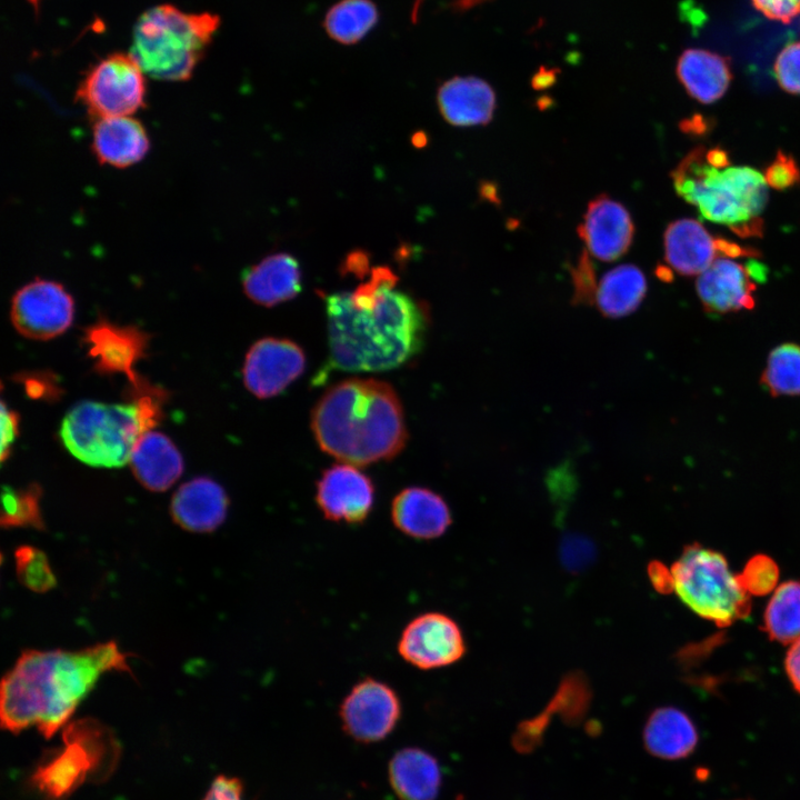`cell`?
Wrapping results in <instances>:
<instances>
[{
	"label": "cell",
	"mask_w": 800,
	"mask_h": 800,
	"mask_svg": "<svg viewBox=\"0 0 800 800\" xmlns=\"http://www.w3.org/2000/svg\"><path fill=\"white\" fill-rule=\"evenodd\" d=\"M763 622L772 640L792 643L800 638V581H786L774 590Z\"/></svg>",
	"instance_id": "obj_29"
},
{
	"label": "cell",
	"mask_w": 800,
	"mask_h": 800,
	"mask_svg": "<svg viewBox=\"0 0 800 800\" xmlns=\"http://www.w3.org/2000/svg\"><path fill=\"white\" fill-rule=\"evenodd\" d=\"M553 80H554L553 72H551L550 70H547L543 72H539L538 74L534 76L532 86L536 89H543L546 87H549L553 82Z\"/></svg>",
	"instance_id": "obj_47"
},
{
	"label": "cell",
	"mask_w": 800,
	"mask_h": 800,
	"mask_svg": "<svg viewBox=\"0 0 800 800\" xmlns=\"http://www.w3.org/2000/svg\"><path fill=\"white\" fill-rule=\"evenodd\" d=\"M228 506L224 489L210 478L199 477L179 487L172 496L170 512L184 530L211 532L224 521Z\"/></svg>",
	"instance_id": "obj_17"
},
{
	"label": "cell",
	"mask_w": 800,
	"mask_h": 800,
	"mask_svg": "<svg viewBox=\"0 0 800 800\" xmlns=\"http://www.w3.org/2000/svg\"><path fill=\"white\" fill-rule=\"evenodd\" d=\"M738 800H741V799H738Z\"/></svg>",
	"instance_id": "obj_50"
},
{
	"label": "cell",
	"mask_w": 800,
	"mask_h": 800,
	"mask_svg": "<svg viewBox=\"0 0 800 800\" xmlns=\"http://www.w3.org/2000/svg\"><path fill=\"white\" fill-rule=\"evenodd\" d=\"M480 196L490 202L500 203L497 186L490 181L481 182Z\"/></svg>",
	"instance_id": "obj_46"
},
{
	"label": "cell",
	"mask_w": 800,
	"mask_h": 800,
	"mask_svg": "<svg viewBox=\"0 0 800 800\" xmlns=\"http://www.w3.org/2000/svg\"><path fill=\"white\" fill-rule=\"evenodd\" d=\"M643 272L633 264H622L601 278L596 293L600 312L608 318H621L636 311L647 293Z\"/></svg>",
	"instance_id": "obj_27"
},
{
	"label": "cell",
	"mask_w": 800,
	"mask_h": 800,
	"mask_svg": "<svg viewBox=\"0 0 800 800\" xmlns=\"http://www.w3.org/2000/svg\"><path fill=\"white\" fill-rule=\"evenodd\" d=\"M203 800H243L242 784L236 778L218 777Z\"/></svg>",
	"instance_id": "obj_38"
},
{
	"label": "cell",
	"mask_w": 800,
	"mask_h": 800,
	"mask_svg": "<svg viewBox=\"0 0 800 800\" xmlns=\"http://www.w3.org/2000/svg\"><path fill=\"white\" fill-rule=\"evenodd\" d=\"M706 148H693L673 169L671 179L679 197L698 208L711 222L731 231L760 218L768 200L764 177L750 167L717 169L708 163Z\"/></svg>",
	"instance_id": "obj_6"
},
{
	"label": "cell",
	"mask_w": 800,
	"mask_h": 800,
	"mask_svg": "<svg viewBox=\"0 0 800 800\" xmlns=\"http://www.w3.org/2000/svg\"><path fill=\"white\" fill-rule=\"evenodd\" d=\"M342 267L347 273H352L361 278L369 270V257L366 251H352L347 256Z\"/></svg>",
	"instance_id": "obj_42"
},
{
	"label": "cell",
	"mask_w": 800,
	"mask_h": 800,
	"mask_svg": "<svg viewBox=\"0 0 800 800\" xmlns=\"http://www.w3.org/2000/svg\"><path fill=\"white\" fill-rule=\"evenodd\" d=\"M91 147L100 163L127 168L146 157L150 141L139 120L118 116L96 120Z\"/></svg>",
	"instance_id": "obj_19"
},
{
	"label": "cell",
	"mask_w": 800,
	"mask_h": 800,
	"mask_svg": "<svg viewBox=\"0 0 800 800\" xmlns=\"http://www.w3.org/2000/svg\"><path fill=\"white\" fill-rule=\"evenodd\" d=\"M664 258L681 276H699L717 259L716 238L697 220L671 222L663 234Z\"/></svg>",
	"instance_id": "obj_23"
},
{
	"label": "cell",
	"mask_w": 800,
	"mask_h": 800,
	"mask_svg": "<svg viewBox=\"0 0 800 800\" xmlns=\"http://www.w3.org/2000/svg\"><path fill=\"white\" fill-rule=\"evenodd\" d=\"M40 496V488L36 484L23 489L3 487L1 526L3 528L24 527L43 530L44 523L39 504Z\"/></svg>",
	"instance_id": "obj_31"
},
{
	"label": "cell",
	"mask_w": 800,
	"mask_h": 800,
	"mask_svg": "<svg viewBox=\"0 0 800 800\" xmlns=\"http://www.w3.org/2000/svg\"><path fill=\"white\" fill-rule=\"evenodd\" d=\"M110 671L131 673L128 654L114 641L77 650H26L1 681V726L19 732L31 726L50 738Z\"/></svg>",
	"instance_id": "obj_1"
},
{
	"label": "cell",
	"mask_w": 800,
	"mask_h": 800,
	"mask_svg": "<svg viewBox=\"0 0 800 800\" xmlns=\"http://www.w3.org/2000/svg\"><path fill=\"white\" fill-rule=\"evenodd\" d=\"M219 26L217 14L190 13L172 4H159L136 21L130 54L152 79L186 81L203 58Z\"/></svg>",
	"instance_id": "obj_5"
},
{
	"label": "cell",
	"mask_w": 800,
	"mask_h": 800,
	"mask_svg": "<svg viewBox=\"0 0 800 800\" xmlns=\"http://www.w3.org/2000/svg\"><path fill=\"white\" fill-rule=\"evenodd\" d=\"M18 580L31 591L43 593L57 586V578L47 554L32 546L23 544L14 551Z\"/></svg>",
	"instance_id": "obj_32"
},
{
	"label": "cell",
	"mask_w": 800,
	"mask_h": 800,
	"mask_svg": "<svg viewBox=\"0 0 800 800\" xmlns=\"http://www.w3.org/2000/svg\"><path fill=\"white\" fill-rule=\"evenodd\" d=\"M779 86L789 93L800 94V41L786 46L773 66Z\"/></svg>",
	"instance_id": "obj_34"
},
{
	"label": "cell",
	"mask_w": 800,
	"mask_h": 800,
	"mask_svg": "<svg viewBox=\"0 0 800 800\" xmlns=\"http://www.w3.org/2000/svg\"><path fill=\"white\" fill-rule=\"evenodd\" d=\"M389 779L400 800H434L441 786V770L430 753L404 748L392 757Z\"/></svg>",
	"instance_id": "obj_26"
},
{
	"label": "cell",
	"mask_w": 800,
	"mask_h": 800,
	"mask_svg": "<svg viewBox=\"0 0 800 800\" xmlns=\"http://www.w3.org/2000/svg\"><path fill=\"white\" fill-rule=\"evenodd\" d=\"M160 394L144 391L133 403L81 401L64 416L60 437L81 462L118 468L129 462L139 437L151 430L160 416Z\"/></svg>",
	"instance_id": "obj_4"
},
{
	"label": "cell",
	"mask_w": 800,
	"mask_h": 800,
	"mask_svg": "<svg viewBox=\"0 0 800 800\" xmlns=\"http://www.w3.org/2000/svg\"><path fill=\"white\" fill-rule=\"evenodd\" d=\"M763 177L769 187L787 190L800 183V168L791 154L780 150L766 168Z\"/></svg>",
	"instance_id": "obj_35"
},
{
	"label": "cell",
	"mask_w": 800,
	"mask_h": 800,
	"mask_svg": "<svg viewBox=\"0 0 800 800\" xmlns=\"http://www.w3.org/2000/svg\"><path fill=\"white\" fill-rule=\"evenodd\" d=\"M571 279L573 284L572 301L574 303L590 304L596 301V271L586 250L581 252L577 263L571 267Z\"/></svg>",
	"instance_id": "obj_36"
},
{
	"label": "cell",
	"mask_w": 800,
	"mask_h": 800,
	"mask_svg": "<svg viewBox=\"0 0 800 800\" xmlns=\"http://www.w3.org/2000/svg\"><path fill=\"white\" fill-rule=\"evenodd\" d=\"M672 589L693 612L719 627L744 618L749 594L718 551L691 544L671 568Z\"/></svg>",
	"instance_id": "obj_7"
},
{
	"label": "cell",
	"mask_w": 800,
	"mask_h": 800,
	"mask_svg": "<svg viewBox=\"0 0 800 800\" xmlns=\"http://www.w3.org/2000/svg\"><path fill=\"white\" fill-rule=\"evenodd\" d=\"M311 429L323 452L360 467L394 458L408 438L396 391L376 379L350 378L330 387L312 410Z\"/></svg>",
	"instance_id": "obj_3"
},
{
	"label": "cell",
	"mask_w": 800,
	"mask_h": 800,
	"mask_svg": "<svg viewBox=\"0 0 800 800\" xmlns=\"http://www.w3.org/2000/svg\"><path fill=\"white\" fill-rule=\"evenodd\" d=\"M144 72L129 53L113 52L93 64L80 81L76 98L94 120L131 116L144 107Z\"/></svg>",
	"instance_id": "obj_8"
},
{
	"label": "cell",
	"mask_w": 800,
	"mask_h": 800,
	"mask_svg": "<svg viewBox=\"0 0 800 800\" xmlns=\"http://www.w3.org/2000/svg\"><path fill=\"white\" fill-rule=\"evenodd\" d=\"M466 650L459 624L440 612H426L413 618L398 641L400 657L421 670L453 664L464 656Z\"/></svg>",
	"instance_id": "obj_10"
},
{
	"label": "cell",
	"mask_w": 800,
	"mask_h": 800,
	"mask_svg": "<svg viewBox=\"0 0 800 800\" xmlns=\"http://www.w3.org/2000/svg\"><path fill=\"white\" fill-rule=\"evenodd\" d=\"M149 337L134 327H119L99 321L86 331L84 341L100 373H122L137 391L149 386L140 381L134 366L146 352Z\"/></svg>",
	"instance_id": "obj_15"
},
{
	"label": "cell",
	"mask_w": 800,
	"mask_h": 800,
	"mask_svg": "<svg viewBox=\"0 0 800 800\" xmlns=\"http://www.w3.org/2000/svg\"><path fill=\"white\" fill-rule=\"evenodd\" d=\"M396 286L383 287L370 309L354 307L350 292L326 298L330 367L350 372L384 371L419 353L430 323L429 310Z\"/></svg>",
	"instance_id": "obj_2"
},
{
	"label": "cell",
	"mask_w": 800,
	"mask_h": 800,
	"mask_svg": "<svg viewBox=\"0 0 800 800\" xmlns=\"http://www.w3.org/2000/svg\"><path fill=\"white\" fill-rule=\"evenodd\" d=\"M373 501V483L356 466L334 464L317 482L316 502L330 521L362 523L370 514Z\"/></svg>",
	"instance_id": "obj_14"
},
{
	"label": "cell",
	"mask_w": 800,
	"mask_h": 800,
	"mask_svg": "<svg viewBox=\"0 0 800 800\" xmlns=\"http://www.w3.org/2000/svg\"><path fill=\"white\" fill-rule=\"evenodd\" d=\"M18 436V416L1 404V461L9 456L10 447Z\"/></svg>",
	"instance_id": "obj_39"
},
{
	"label": "cell",
	"mask_w": 800,
	"mask_h": 800,
	"mask_svg": "<svg viewBox=\"0 0 800 800\" xmlns=\"http://www.w3.org/2000/svg\"><path fill=\"white\" fill-rule=\"evenodd\" d=\"M129 463L137 480L151 491L169 489L183 471V460L174 443L151 430L139 437Z\"/></svg>",
	"instance_id": "obj_22"
},
{
	"label": "cell",
	"mask_w": 800,
	"mask_h": 800,
	"mask_svg": "<svg viewBox=\"0 0 800 800\" xmlns=\"http://www.w3.org/2000/svg\"><path fill=\"white\" fill-rule=\"evenodd\" d=\"M763 278L764 266L756 260L743 266L719 257L699 274L696 290L707 312L727 314L753 309L757 289L754 279Z\"/></svg>",
	"instance_id": "obj_12"
},
{
	"label": "cell",
	"mask_w": 800,
	"mask_h": 800,
	"mask_svg": "<svg viewBox=\"0 0 800 800\" xmlns=\"http://www.w3.org/2000/svg\"><path fill=\"white\" fill-rule=\"evenodd\" d=\"M656 273L663 281H670L672 279V272L668 267L659 266Z\"/></svg>",
	"instance_id": "obj_48"
},
{
	"label": "cell",
	"mask_w": 800,
	"mask_h": 800,
	"mask_svg": "<svg viewBox=\"0 0 800 800\" xmlns=\"http://www.w3.org/2000/svg\"><path fill=\"white\" fill-rule=\"evenodd\" d=\"M578 234L593 257L614 261L629 250L634 224L623 204L602 193L588 203Z\"/></svg>",
	"instance_id": "obj_16"
},
{
	"label": "cell",
	"mask_w": 800,
	"mask_h": 800,
	"mask_svg": "<svg viewBox=\"0 0 800 800\" xmlns=\"http://www.w3.org/2000/svg\"><path fill=\"white\" fill-rule=\"evenodd\" d=\"M760 383L772 397L800 396V346L786 342L772 349Z\"/></svg>",
	"instance_id": "obj_30"
},
{
	"label": "cell",
	"mask_w": 800,
	"mask_h": 800,
	"mask_svg": "<svg viewBox=\"0 0 800 800\" xmlns=\"http://www.w3.org/2000/svg\"><path fill=\"white\" fill-rule=\"evenodd\" d=\"M779 569L768 556L757 554L746 563L738 579L749 596H763L772 591L778 582Z\"/></svg>",
	"instance_id": "obj_33"
},
{
	"label": "cell",
	"mask_w": 800,
	"mask_h": 800,
	"mask_svg": "<svg viewBox=\"0 0 800 800\" xmlns=\"http://www.w3.org/2000/svg\"><path fill=\"white\" fill-rule=\"evenodd\" d=\"M677 76L687 92L701 103L719 100L732 80L727 57L706 49H687L678 59Z\"/></svg>",
	"instance_id": "obj_25"
},
{
	"label": "cell",
	"mask_w": 800,
	"mask_h": 800,
	"mask_svg": "<svg viewBox=\"0 0 800 800\" xmlns=\"http://www.w3.org/2000/svg\"><path fill=\"white\" fill-rule=\"evenodd\" d=\"M642 740L651 756L673 761L684 759L694 751L699 734L686 712L676 707H661L649 714Z\"/></svg>",
	"instance_id": "obj_24"
},
{
	"label": "cell",
	"mask_w": 800,
	"mask_h": 800,
	"mask_svg": "<svg viewBox=\"0 0 800 800\" xmlns=\"http://www.w3.org/2000/svg\"><path fill=\"white\" fill-rule=\"evenodd\" d=\"M391 519L399 531L419 540L439 538L452 522L443 498L421 487L406 488L394 497Z\"/></svg>",
	"instance_id": "obj_18"
},
{
	"label": "cell",
	"mask_w": 800,
	"mask_h": 800,
	"mask_svg": "<svg viewBox=\"0 0 800 800\" xmlns=\"http://www.w3.org/2000/svg\"><path fill=\"white\" fill-rule=\"evenodd\" d=\"M74 302L64 287L52 280L34 279L12 298L10 317L16 330L34 340L62 334L72 323Z\"/></svg>",
	"instance_id": "obj_9"
},
{
	"label": "cell",
	"mask_w": 800,
	"mask_h": 800,
	"mask_svg": "<svg viewBox=\"0 0 800 800\" xmlns=\"http://www.w3.org/2000/svg\"><path fill=\"white\" fill-rule=\"evenodd\" d=\"M379 9L372 0H340L327 11L323 27L341 44H356L378 23Z\"/></svg>",
	"instance_id": "obj_28"
},
{
	"label": "cell",
	"mask_w": 800,
	"mask_h": 800,
	"mask_svg": "<svg viewBox=\"0 0 800 800\" xmlns=\"http://www.w3.org/2000/svg\"><path fill=\"white\" fill-rule=\"evenodd\" d=\"M437 102L446 121L459 127L488 124L497 104L491 86L476 77L447 80L439 87Z\"/></svg>",
	"instance_id": "obj_21"
},
{
	"label": "cell",
	"mask_w": 800,
	"mask_h": 800,
	"mask_svg": "<svg viewBox=\"0 0 800 800\" xmlns=\"http://www.w3.org/2000/svg\"><path fill=\"white\" fill-rule=\"evenodd\" d=\"M28 1H29V2L33 6V8L38 11V9H39V0H28Z\"/></svg>",
	"instance_id": "obj_49"
},
{
	"label": "cell",
	"mask_w": 800,
	"mask_h": 800,
	"mask_svg": "<svg viewBox=\"0 0 800 800\" xmlns=\"http://www.w3.org/2000/svg\"><path fill=\"white\" fill-rule=\"evenodd\" d=\"M400 714L401 703L397 692L373 678L357 682L339 709L346 732L367 743L384 739L397 726Z\"/></svg>",
	"instance_id": "obj_11"
},
{
	"label": "cell",
	"mask_w": 800,
	"mask_h": 800,
	"mask_svg": "<svg viewBox=\"0 0 800 800\" xmlns=\"http://www.w3.org/2000/svg\"><path fill=\"white\" fill-rule=\"evenodd\" d=\"M706 158L709 164L717 169H724L730 166V158L727 150L714 147L706 151Z\"/></svg>",
	"instance_id": "obj_44"
},
{
	"label": "cell",
	"mask_w": 800,
	"mask_h": 800,
	"mask_svg": "<svg viewBox=\"0 0 800 800\" xmlns=\"http://www.w3.org/2000/svg\"><path fill=\"white\" fill-rule=\"evenodd\" d=\"M649 576L659 591L668 592L672 589L671 571L669 572L661 563L652 562L649 566Z\"/></svg>",
	"instance_id": "obj_43"
},
{
	"label": "cell",
	"mask_w": 800,
	"mask_h": 800,
	"mask_svg": "<svg viewBox=\"0 0 800 800\" xmlns=\"http://www.w3.org/2000/svg\"><path fill=\"white\" fill-rule=\"evenodd\" d=\"M716 248L718 254L723 258H758L760 256L754 248L742 247L723 238H716Z\"/></svg>",
	"instance_id": "obj_41"
},
{
	"label": "cell",
	"mask_w": 800,
	"mask_h": 800,
	"mask_svg": "<svg viewBox=\"0 0 800 800\" xmlns=\"http://www.w3.org/2000/svg\"><path fill=\"white\" fill-rule=\"evenodd\" d=\"M763 16L789 23L800 13V0H751Z\"/></svg>",
	"instance_id": "obj_37"
},
{
	"label": "cell",
	"mask_w": 800,
	"mask_h": 800,
	"mask_svg": "<svg viewBox=\"0 0 800 800\" xmlns=\"http://www.w3.org/2000/svg\"><path fill=\"white\" fill-rule=\"evenodd\" d=\"M242 287L250 300L264 307L289 301L302 288L299 262L289 253L270 254L244 270Z\"/></svg>",
	"instance_id": "obj_20"
},
{
	"label": "cell",
	"mask_w": 800,
	"mask_h": 800,
	"mask_svg": "<svg viewBox=\"0 0 800 800\" xmlns=\"http://www.w3.org/2000/svg\"><path fill=\"white\" fill-rule=\"evenodd\" d=\"M784 668L793 688L800 693V638L791 643L786 654Z\"/></svg>",
	"instance_id": "obj_40"
},
{
	"label": "cell",
	"mask_w": 800,
	"mask_h": 800,
	"mask_svg": "<svg viewBox=\"0 0 800 800\" xmlns=\"http://www.w3.org/2000/svg\"><path fill=\"white\" fill-rule=\"evenodd\" d=\"M304 368L306 354L299 344L288 339L263 338L246 354L243 382L257 398H272L301 376Z\"/></svg>",
	"instance_id": "obj_13"
},
{
	"label": "cell",
	"mask_w": 800,
	"mask_h": 800,
	"mask_svg": "<svg viewBox=\"0 0 800 800\" xmlns=\"http://www.w3.org/2000/svg\"><path fill=\"white\" fill-rule=\"evenodd\" d=\"M680 128L686 133L701 134L708 129V123L700 116L691 117L680 123Z\"/></svg>",
	"instance_id": "obj_45"
}]
</instances>
